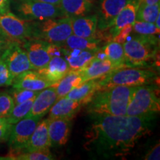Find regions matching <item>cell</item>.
Wrapping results in <instances>:
<instances>
[{
  "instance_id": "1",
  "label": "cell",
  "mask_w": 160,
  "mask_h": 160,
  "mask_svg": "<svg viewBox=\"0 0 160 160\" xmlns=\"http://www.w3.org/2000/svg\"><path fill=\"white\" fill-rule=\"evenodd\" d=\"M84 146L103 157L128 155L142 138L151 133L154 116H93Z\"/></svg>"
},
{
  "instance_id": "2",
  "label": "cell",
  "mask_w": 160,
  "mask_h": 160,
  "mask_svg": "<svg viewBox=\"0 0 160 160\" xmlns=\"http://www.w3.org/2000/svg\"><path fill=\"white\" fill-rule=\"evenodd\" d=\"M137 87L115 86L97 91L88 103V113L93 117L126 115L128 106Z\"/></svg>"
},
{
  "instance_id": "3",
  "label": "cell",
  "mask_w": 160,
  "mask_h": 160,
  "mask_svg": "<svg viewBox=\"0 0 160 160\" xmlns=\"http://www.w3.org/2000/svg\"><path fill=\"white\" fill-rule=\"evenodd\" d=\"M156 78L154 72L133 67H121L98 79V91L115 86H139L148 85Z\"/></svg>"
},
{
  "instance_id": "4",
  "label": "cell",
  "mask_w": 160,
  "mask_h": 160,
  "mask_svg": "<svg viewBox=\"0 0 160 160\" xmlns=\"http://www.w3.org/2000/svg\"><path fill=\"white\" fill-rule=\"evenodd\" d=\"M157 35H139L123 43L125 64L128 66L145 65L157 56L159 48Z\"/></svg>"
},
{
  "instance_id": "5",
  "label": "cell",
  "mask_w": 160,
  "mask_h": 160,
  "mask_svg": "<svg viewBox=\"0 0 160 160\" xmlns=\"http://www.w3.org/2000/svg\"><path fill=\"white\" fill-rule=\"evenodd\" d=\"M32 39L62 46L73 34L71 18L68 17L52 18L42 21H31Z\"/></svg>"
},
{
  "instance_id": "6",
  "label": "cell",
  "mask_w": 160,
  "mask_h": 160,
  "mask_svg": "<svg viewBox=\"0 0 160 160\" xmlns=\"http://www.w3.org/2000/svg\"><path fill=\"white\" fill-rule=\"evenodd\" d=\"M160 111V99L153 86H137L132 95L126 115L144 117L154 116Z\"/></svg>"
},
{
  "instance_id": "7",
  "label": "cell",
  "mask_w": 160,
  "mask_h": 160,
  "mask_svg": "<svg viewBox=\"0 0 160 160\" xmlns=\"http://www.w3.org/2000/svg\"><path fill=\"white\" fill-rule=\"evenodd\" d=\"M13 8L17 13L16 15L28 21H42L52 18L65 17L59 5L41 2L14 0Z\"/></svg>"
},
{
  "instance_id": "8",
  "label": "cell",
  "mask_w": 160,
  "mask_h": 160,
  "mask_svg": "<svg viewBox=\"0 0 160 160\" xmlns=\"http://www.w3.org/2000/svg\"><path fill=\"white\" fill-rule=\"evenodd\" d=\"M0 33L11 41L22 43L32 39L31 21L21 19L11 11L0 14Z\"/></svg>"
},
{
  "instance_id": "9",
  "label": "cell",
  "mask_w": 160,
  "mask_h": 160,
  "mask_svg": "<svg viewBox=\"0 0 160 160\" xmlns=\"http://www.w3.org/2000/svg\"><path fill=\"white\" fill-rule=\"evenodd\" d=\"M40 119L39 118L25 117L13 125L8 140L11 155L20 153L25 150Z\"/></svg>"
},
{
  "instance_id": "10",
  "label": "cell",
  "mask_w": 160,
  "mask_h": 160,
  "mask_svg": "<svg viewBox=\"0 0 160 160\" xmlns=\"http://www.w3.org/2000/svg\"><path fill=\"white\" fill-rule=\"evenodd\" d=\"M0 58L6 63L14 78L26 71L33 70L27 53L21 43L18 42L10 41Z\"/></svg>"
},
{
  "instance_id": "11",
  "label": "cell",
  "mask_w": 160,
  "mask_h": 160,
  "mask_svg": "<svg viewBox=\"0 0 160 160\" xmlns=\"http://www.w3.org/2000/svg\"><path fill=\"white\" fill-rule=\"evenodd\" d=\"M131 0H99L96 9L97 29L107 31L111 27L117 16Z\"/></svg>"
},
{
  "instance_id": "12",
  "label": "cell",
  "mask_w": 160,
  "mask_h": 160,
  "mask_svg": "<svg viewBox=\"0 0 160 160\" xmlns=\"http://www.w3.org/2000/svg\"><path fill=\"white\" fill-rule=\"evenodd\" d=\"M117 68L118 67L108 59L102 49L99 48L90 63L78 71L82 77V82H85L88 80L99 79Z\"/></svg>"
},
{
  "instance_id": "13",
  "label": "cell",
  "mask_w": 160,
  "mask_h": 160,
  "mask_svg": "<svg viewBox=\"0 0 160 160\" xmlns=\"http://www.w3.org/2000/svg\"><path fill=\"white\" fill-rule=\"evenodd\" d=\"M22 47L25 50L33 70L45 68L51 59L47 49L45 41L37 39H31L22 42Z\"/></svg>"
},
{
  "instance_id": "14",
  "label": "cell",
  "mask_w": 160,
  "mask_h": 160,
  "mask_svg": "<svg viewBox=\"0 0 160 160\" xmlns=\"http://www.w3.org/2000/svg\"><path fill=\"white\" fill-rule=\"evenodd\" d=\"M71 119L65 118H49L48 135L51 147L60 148L67 144L71 135Z\"/></svg>"
},
{
  "instance_id": "15",
  "label": "cell",
  "mask_w": 160,
  "mask_h": 160,
  "mask_svg": "<svg viewBox=\"0 0 160 160\" xmlns=\"http://www.w3.org/2000/svg\"><path fill=\"white\" fill-rule=\"evenodd\" d=\"M57 101V93L53 84L39 92L34 99L31 109L26 117L42 119Z\"/></svg>"
},
{
  "instance_id": "16",
  "label": "cell",
  "mask_w": 160,
  "mask_h": 160,
  "mask_svg": "<svg viewBox=\"0 0 160 160\" xmlns=\"http://www.w3.org/2000/svg\"><path fill=\"white\" fill-rule=\"evenodd\" d=\"M52 85L53 83L48 81L36 70H30L15 77L12 86L15 88L40 91Z\"/></svg>"
},
{
  "instance_id": "17",
  "label": "cell",
  "mask_w": 160,
  "mask_h": 160,
  "mask_svg": "<svg viewBox=\"0 0 160 160\" xmlns=\"http://www.w3.org/2000/svg\"><path fill=\"white\" fill-rule=\"evenodd\" d=\"M48 122L49 118L44 119L42 122H39L24 151H50L51 145L48 135Z\"/></svg>"
},
{
  "instance_id": "18",
  "label": "cell",
  "mask_w": 160,
  "mask_h": 160,
  "mask_svg": "<svg viewBox=\"0 0 160 160\" xmlns=\"http://www.w3.org/2000/svg\"><path fill=\"white\" fill-rule=\"evenodd\" d=\"M71 28L73 34L78 37L99 39L97 35V17L96 14L71 18Z\"/></svg>"
},
{
  "instance_id": "19",
  "label": "cell",
  "mask_w": 160,
  "mask_h": 160,
  "mask_svg": "<svg viewBox=\"0 0 160 160\" xmlns=\"http://www.w3.org/2000/svg\"><path fill=\"white\" fill-rule=\"evenodd\" d=\"M40 75L51 83H57L70 71L68 64L62 57H52L43 68L36 70Z\"/></svg>"
},
{
  "instance_id": "20",
  "label": "cell",
  "mask_w": 160,
  "mask_h": 160,
  "mask_svg": "<svg viewBox=\"0 0 160 160\" xmlns=\"http://www.w3.org/2000/svg\"><path fill=\"white\" fill-rule=\"evenodd\" d=\"M59 6L65 17H79L91 14L97 7V0H60Z\"/></svg>"
},
{
  "instance_id": "21",
  "label": "cell",
  "mask_w": 160,
  "mask_h": 160,
  "mask_svg": "<svg viewBox=\"0 0 160 160\" xmlns=\"http://www.w3.org/2000/svg\"><path fill=\"white\" fill-rule=\"evenodd\" d=\"M138 5H139L138 0H131L119 12V14L113 20L111 27L108 30L112 39L116 37L124 27L134 22Z\"/></svg>"
},
{
  "instance_id": "22",
  "label": "cell",
  "mask_w": 160,
  "mask_h": 160,
  "mask_svg": "<svg viewBox=\"0 0 160 160\" xmlns=\"http://www.w3.org/2000/svg\"><path fill=\"white\" fill-rule=\"evenodd\" d=\"M84 105L81 101L69 99L68 97H63L57 100L54 105L49 110L50 119L57 118H65L71 119L75 117L76 114Z\"/></svg>"
},
{
  "instance_id": "23",
  "label": "cell",
  "mask_w": 160,
  "mask_h": 160,
  "mask_svg": "<svg viewBox=\"0 0 160 160\" xmlns=\"http://www.w3.org/2000/svg\"><path fill=\"white\" fill-rule=\"evenodd\" d=\"M97 51L67 49L63 48V57L68 64L70 71H79L95 57Z\"/></svg>"
},
{
  "instance_id": "24",
  "label": "cell",
  "mask_w": 160,
  "mask_h": 160,
  "mask_svg": "<svg viewBox=\"0 0 160 160\" xmlns=\"http://www.w3.org/2000/svg\"><path fill=\"white\" fill-rule=\"evenodd\" d=\"M97 91L98 79H91L73 88L65 97L71 99L81 101L83 105H86L91 101L92 97Z\"/></svg>"
},
{
  "instance_id": "25",
  "label": "cell",
  "mask_w": 160,
  "mask_h": 160,
  "mask_svg": "<svg viewBox=\"0 0 160 160\" xmlns=\"http://www.w3.org/2000/svg\"><path fill=\"white\" fill-rule=\"evenodd\" d=\"M83 83L82 77L78 71H70L61 80L53 84L57 93V100L65 97L73 88Z\"/></svg>"
},
{
  "instance_id": "26",
  "label": "cell",
  "mask_w": 160,
  "mask_h": 160,
  "mask_svg": "<svg viewBox=\"0 0 160 160\" xmlns=\"http://www.w3.org/2000/svg\"><path fill=\"white\" fill-rule=\"evenodd\" d=\"M100 39L94 38H83L71 34L65 40L62 47L67 49L87 50V51H97L99 49Z\"/></svg>"
},
{
  "instance_id": "27",
  "label": "cell",
  "mask_w": 160,
  "mask_h": 160,
  "mask_svg": "<svg viewBox=\"0 0 160 160\" xmlns=\"http://www.w3.org/2000/svg\"><path fill=\"white\" fill-rule=\"evenodd\" d=\"M102 49L107 59L113 65L118 68L124 67L125 65V58L123 44L111 41Z\"/></svg>"
},
{
  "instance_id": "28",
  "label": "cell",
  "mask_w": 160,
  "mask_h": 160,
  "mask_svg": "<svg viewBox=\"0 0 160 160\" xmlns=\"http://www.w3.org/2000/svg\"><path fill=\"white\" fill-rule=\"evenodd\" d=\"M160 14V4L146 5L139 3L136 15V20L154 23L158 16Z\"/></svg>"
},
{
  "instance_id": "29",
  "label": "cell",
  "mask_w": 160,
  "mask_h": 160,
  "mask_svg": "<svg viewBox=\"0 0 160 160\" xmlns=\"http://www.w3.org/2000/svg\"><path fill=\"white\" fill-rule=\"evenodd\" d=\"M35 98H33V99L24 102L22 103L18 104V105L13 106L11 112L10 113L8 117H7L9 122L12 125H14L15 123L18 122L20 120L27 117V115L28 114L30 111H31Z\"/></svg>"
},
{
  "instance_id": "30",
  "label": "cell",
  "mask_w": 160,
  "mask_h": 160,
  "mask_svg": "<svg viewBox=\"0 0 160 160\" xmlns=\"http://www.w3.org/2000/svg\"><path fill=\"white\" fill-rule=\"evenodd\" d=\"M7 159L14 160H52L54 159L50 151H25L7 157Z\"/></svg>"
},
{
  "instance_id": "31",
  "label": "cell",
  "mask_w": 160,
  "mask_h": 160,
  "mask_svg": "<svg viewBox=\"0 0 160 160\" xmlns=\"http://www.w3.org/2000/svg\"><path fill=\"white\" fill-rule=\"evenodd\" d=\"M133 31L139 35H159L160 28L154 23L135 20L132 24Z\"/></svg>"
},
{
  "instance_id": "32",
  "label": "cell",
  "mask_w": 160,
  "mask_h": 160,
  "mask_svg": "<svg viewBox=\"0 0 160 160\" xmlns=\"http://www.w3.org/2000/svg\"><path fill=\"white\" fill-rule=\"evenodd\" d=\"M39 91H33L27 89L13 88L9 91V93L13 98V103H14V105H16L33 99V98H35L39 93Z\"/></svg>"
},
{
  "instance_id": "33",
  "label": "cell",
  "mask_w": 160,
  "mask_h": 160,
  "mask_svg": "<svg viewBox=\"0 0 160 160\" xmlns=\"http://www.w3.org/2000/svg\"><path fill=\"white\" fill-rule=\"evenodd\" d=\"M13 106V98L9 93H0V117H8Z\"/></svg>"
},
{
  "instance_id": "34",
  "label": "cell",
  "mask_w": 160,
  "mask_h": 160,
  "mask_svg": "<svg viewBox=\"0 0 160 160\" xmlns=\"http://www.w3.org/2000/svg\"><path fill=\"white\" fill-rule=\"evenodd\" d=\"M14 77L7 65L0 58V87L11 86L13 84Z\"/></svg>"
},
{
  "instance_id": "35",
  "label": "cell",
  "mask_w": 160,
  "mask_h": 160,
  "mask_svg": "<svg viewBox=\"0 0 160 160\" xmlns=\"http://www.w3.org/2000/svg\"><path fill=\"white\" fill-rule=\"evenodd\" d=\"M13 125L6 117H0V142H5L8 140Z\"/></svg>"
},
{
  "instance_id": "36",
  "label": "cell",
  "mask_w": 160,
  "mask_h": 160,
  "mask_svg": "<svg viewBox=\"0 0 160 160\" xmlns=\"http://www.w3.org/2000/svg\"><path fill=\"white\" fill-rule=\"evenodd\" d=\"M133 31V28H132V24L126 25L125 27H124L121 31H119V33L112 39V41L117 42L123 44L127 40L128 36L131 34V32Z\"/></svg>"
},
{
  "instance_id": "37",
  "label": "cell",
  "mask_w": 160,
  "mask_h": 160,
  "mask_svg": "<svg viewBox=\"0 0 160 160\" xmlns=\"http://www.w3.org/2000/svg\"><path fill=\"white\" fill-rule=\"evenodd\" d=\"M145 160H159L160 159V145L159 142L156 144L150 151L148 152L147 154L144 157Z\"/></svg>"
},
{
  "instance_id": "38",
  "label": "cell",
  "mask_w": 160,
  "mask_h": 160,
  "mask_svg": "<svg viewBox=\"0 0 160 160\" xmlns=\"http://www.w3.org/2000/svg\"><path fill=\"white\" fill-rule=\"evenodd\" d=\"M11 0H0V14L10 11Z\"/></svg>"
},
{
  "instance_id": "39",
  "label": "cell",
  "mask_w": 160,
  "mask_h": 160,
  "mask_svg": "<svg viewBox=\"0 0 160 160\" xmlns=\"http://www.w3.org/2000/svg\"><path fill=\"white\" fill-rule=\"evenodd\" d=\"M10 41H11V40L8 39L7 38L4 37V36L0 33V57H1V56L2 54L4 51H5L6 47L8 45Z\"/></svg>"
},
{
  "instance_id": "40",
  "label": "cell",
  "mask_w": 160,
  "mask_h": 160,
  "mask_svg": "<svg viewBox=\"0 0 160 160\" xmlns=\"http://www.w3.org/2000/svg\"><path fill=\"white\" fill-rule=\"evenodd\" d=\"M31 1L41 2L53 4V5H59L60 4V0H31Z\"/></svg>"
},
{
  "instance_id": "41",
  "label": "cell",
  "mask_w": 160,
  "mask_h": 160,
  "mask_svg": "<svg viewBox=\"0 0 160 160\" xmlns=\"http://www.w3.org/2000/svg\"><path fill=\"white\" fill-rule=\"evenodd\" d=\"M139 3L146 4V5H153L159 2V0H138Z\"/></svg>"
},
{
  "instance_id": "42",
  "label": "cell",
  "mask_w": 160,
  "mask_h": 160,
  "mask_svg": "<svg viewBox=\"0 0 160 160\" xmlns=\"http://www.w3.org/2000/svg\"><path fill=\"white\" fill-rule=\"evenodd\" d=\"M0 159H5V158H0Z\"/></svg>"
}]
</instances>
